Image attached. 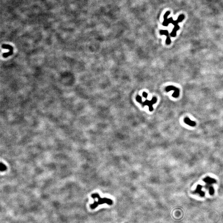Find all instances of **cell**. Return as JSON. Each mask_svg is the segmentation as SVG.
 <instances>
[{
  "label": "cell",
  "mask_w": 223,
  "mask_h": 223,
  "mask_svg": "<svg viewBox=\"0 0 223 223\" xmlns=\"http://www.w3.org/2000/svg\"><path fill=\"white\" fill-rule=\"evenodd\" d=\"M170 14V11H167L164 15V21L163 23V25L164 26L167 27L169 24L171 23L174 25V27L172 31L170 34V36L171 37H174L176 36V32L180 29V27L178 25L179 22H181L183 20L185 16L183 15H181L178 17L176 20L174 21L173 19V18H170L167 19V17Z\"/></svg>",
  "instance_id": "cell-1"
},
{
  "label": "cell",
  "mask_w": 223,
  "mask_h": 223,
  "mask_svg": "<svg viewBox=\"0 0 223 223\" xmlns=\"http://www.w3.org/2000/svg\"><path fill=\"white\" fill-rule=\"evenodd\" d=\"M92 197L93 198H98V201L97 202L95 201L93 204L91 205L90 207L92 209H94L95 208H96V207H98L99 205H101V204L106 203L109 205H112L113 203V202L111 199H108V198H101L98 194H94L93 195H92Z\"/></svg>",
  "instance_id": "cell-2"
},
{
  "label": "cell",
  "mask_w": 223,
  "mask_h": 223,
  "mask_svg": "<svg viewBox=\"0 0 223 223\" xmlns=\"http://www.w3.org/2000/svg\"><path fill=\"white\" fill-rule=\"evenodd\" d=\"M136 100L138 102H139V103L141 104L143 107H144L145 105H148V107H149V109L150 111L151 112V111H153V108L152 105L154 104H155L157 102V98L156 97H153L151 101H149V100H146L145 101H143L142 100L141 97L138 95V96H136Z\"/></svg>",
  "instance_id": "cell-3"
},
{
  "label": "cell",
  "mask_w": 223,
  "mask_h": 223,
  "mask_svg": "<svg viewBox=\"0 0 223 223\" xmlns=\"http://www.w3.org/2000/svg\"><path fill=\"white\" fill-rule=\"evenodd\" d=\"M165 90L167 92H169L171 90H174V92L172 95L174 98H177L179 96V89H178L177 88L173 86H168L166 88Z\"/></svg>",
  "instance_id": "cell-4"
},
{
  "label": "cell",
  "mask_w": 223,
  "mask_h": 223,
  "mask_svg": "<svg viewBox=\"0 0 223 223\" xmlns=\"http://www.w3.org/2000/svg\"><path fill=\"white\" fill-rule=\"evenodd\" d=\"M160 34L162 35H165L167 36V39L166 41V43L167 45H169L171 43V41L170 36L169 35V33L167 30H161L160 31Z\"/></svg>",
  "instance_id": "cell-5"
},
{
  "label": "cell",
  "mask_w": 223,
  "mask_h": 223,
  "mask_svg": "<svg viewBox=\"0 0 223 223\" xmlns=\"http://www.w3.org/2000/svg\"><path fill=\"white\" fill-rule=\"evenodd\" d=\"M184 122H185V124L188 125L191 127H195L196 125V122L195 121H191L190 118L188 117H186L184 119Z\"/></svg>",
  "instance_id": "cell-6"
},
{
  "label": "cell",
  "mask_w": 223,
  "mask_h": 223,
  "mask_svg": "<svg viewBox=\"0 0 223 223\" xmlns=\"http://www.w3.org/2000/svg\"><path fill=\"white\" fill-rule=\"evenodd\" d=\"M202 186L201 185H198L195 191V193H196L199 194L201 196L203 197L205 195V192L202 191Z\"/></svg>",
  "instance_id": "cell-7"
},
{
  "label": "cell",
  "mask_w": 223,
  "mask_h": 223,
  "mask_svg": "<svg viewBox=\"0 0 223 223\" xmlns=\"http://www.w3.org/2000/svg\"><path fill=\"white\" fill-rule=\"evenodd\" d=\"M204 181L207 183V185H210L213 183H216V180L215 179H212L209 177H207L204 179Z\"/></svg>",
  "instance_id": "cell-8"
},
{
  "label": "cell",
  "mask_w": 223,
  "mask_h": 223,
  "mask_svg": "<svg viewBox=\"0 0 223 223\" xmlns=\"http://www.w3.org/2000/svg\"><path fill=\"white\" fill-rule=\"evenodd\" d=\"M209 193L211 195H212L214 193V188L212 187H210L209 188Z\"/></svg>",
  "instance_id": "cell-9"
},
{
  "label": "cell",
  "mask_w": 223,
  "mask_h": 223,
  "mask_svg": "<svg viewBox=\"0 0 223 223\" xmlns=\"http://www.w3.org/2000/svg\"><path fill=\"white\" fill-rule=\"evenodd\" d=\"M143 96L144 98H147V97H148V94H147V93H146V92H143Z\"/></svg>",
  "instance_id": "cell-10"
}]
</instances>
